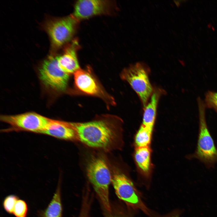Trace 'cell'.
<instances>
[{"instance_id":"19","label":"cell","mask_w":217,"mask_h":217,"mask_svg":"<svg viewBox=\"0 0 217 217\" xmlns=\"http://www.w3.org/2000/svg\"><path fill=\"white\" fill-rule=\"evenodd\" d=\"M19 198L14 195H10L5 197L3 201V206L5 210L9 214H13L15 204Z\"/></svg>"},{"instance_id":"2","label":"cell","mask_w":217,"mask_h":217,"mask_svg":"<svg viewBox=\"0 0 217 217\" xmlns=\"http://www.w3.org/2000/svg\"><path fill=\"white\" fill-rule=\"evenodd\" d=\"M86 170L88 178L102 205L107 212H111L109 189L112 174L106 161L102 157H92Z\"/></svg>"},{"instance_id":"10","label":"cell","mask_w":217,"mask_h":217,"mask_svg":"<svg viewBox=\"0 0 217 217\" xmlns=\"http://www.w3.org/2000/svg\"><path fill=\"white\" fill-rule=\"evenodd\" d=\"M74 78L76 86L82 92L101 97L105 95L89 72L80 68L74 73Z\"/></svg>"},{"instance_id":"17","label":"cell","mask_w":217,"mask_h":217,"mask_svg":"<svg viewBox=\"0 0 217 217\" xmlns=\"http://www.w3.org/2000/svg\"><path fill=\"white\" fill-rule=\"evenodd\" d=\"M204 103L206 108L217 112V92L209 90L205 94Z\"/></svg>"},{"instance_id":"6","label":"cell","mask_w":217,"mask_h":217,"mask_svg":"<svg viewBox=\"0 0 217 217\" xmlns=\"http://www.w3.org/2000/svg\"><path fill=\"white\" fill-rule=\"evenodd\" d=\"M78 21L71 14L67 17L51 19L45 24L53 50L58 49L72 38L77 29Z\"/></svg>"},{"instance_id":"16","label":"cell","mask_w":217,"mask_h":217,"mask_svg":"<svg viewBox=\"0 0 217 217\" xmlns=\"http://www.w3.org/2000/svg\"><path fill=\"white\" fill-rule=\"evenodd\" d=\"M153 131V129L141 124L135 137V143L136 147L149 146L152 139Z\"/></svg>"},{"instance_id":"9","label":"cell","mask_w":217,"mask_h":217,"mask_svg":"<svg viewBox=\"0 0 217 217\" xmlns=\"http://www.w3.org/2000/svg\"><path fill=\"white\" fill-rule=\"evenodd\" d=\"M115 7L111 1L78 0L75 4L72 15L79 21L97 15L110 14Z\"/></svg>"},{"instance_id":"1","label":"cell","mask_w":217,"mask_h":217,"mask_svg":"<svg viewBox=\"0 0 217 217\" xmlns=\"http://www.w3.org/2000/svg\"><path fill=\"white\" fill-rule=\"evenodd\" d=\"M69 123L75 130L78 140L90 147L109 151L122 147L121 121L118 118Z\"/></svg>"},{"instance_id":"8","label":"cell","mask_w":217,"mask_h":217,"mask_svg":"<svg viewBox=\"0 0 217 217\" xmlns=\"http://www.w3.org/2000/svg\"><path fill=\"white\" fill-rule=\"evenodd\" d=\"M39 73L40 80L46 87L58 91L66 89L69 75L59 68L56 56L51 55L44 60L39 67Z\"/></svg>"},{"instance_id":"20","label":"cell","mask_w":217,"mask_h":217,"mask_svg":"<svg viewBox=\"0 0 217 217\" xmlns=\"http://www.w3.org/2000/svg\"><path fill=\"white\" fill-rule=\"evenodd\" d=\"M89 212L87 210H83L81 211L78 217H89Z\"/></svg>"},{"instance_id":"11","label":"cell","mask_w":217,"mask_h":217,"mask_svg":"<svg viewBox=\"0 0 217 217\" xmlns=\"http://www.w3.org/2000/svg\"><path fill=\"white\" fill-rule=\"evenodd\" d=\"M78 47V41L74 40L65 48L62 54L56 56L59 68L69 75L74 74L80 68L77 55Z\"/></svg>"},{"instance_id":"12","label":"cell","mask_w":217,"mask_h":217,"mask_svg":"<svg viewBox=\"0 0 217 217\" xmlns=\"http://www.w3.org/2000/svg\"><path fill=\"white\" fill-rule=\"evenodd\" d=\"M41 134L58 139L70 141L78 140L75 130L68 122L52 119Z\"/></svg>"},{"instance_id":"15","label":"cell","mask_w":217,"mask_h":217,"mask_svg":"<svg viewBox=\"0 0 217 217\" xmlns=\"http://www.w3.org/2000/svg\"><path fill=\"white\" fill-rule=\"evenodd\" d=\"M60 188L58 186L46 209L42 212V217H62V206Z\"/></svg>"},{"instance_id":"5","label":"cell","mask_w":217,"mask_h":217,"mask_svg":"<svg viewBox=\"0 0 217 217\" xmlns=\"http://www.w3.org/2000/svg\"><path fill=\"white\" fill-rule=\"evenodd\" d=\"M1 121L9 124L10 127L2 131H24L41 134L52 120L36 113L30 112L12 115H2Z\"/></svg>"},{"instance_id":"18","label":"cell","mask_w":217,"mask_h":217,"mask_svg":"<svg viewBox=\"0 0 217 217\" xmlns=\"http://www.w3.org/2000/svg\"><path fill=\"white\" fill-rule=\"evenodd\" d=\"M27 211L26 202L23 200L18 199L15 204L13 214L16 217H27Z\"/></svg>"},{"instance_id":"3","label":"cell","mask_w":217,"mask_h":217,"mask_svg":"<svg viewBox=\"0 0 217 217\" xmlns=\"http://www.w3.org/2000/svg\"><path fill=\"white\" fill-rule=\"evenodd\" d=\"M199 114V130L197 147L195 152L189 155V159L195 158L208 168H212L217 163V148L208 129L204 102L197 99Z\"/></svg>"},{"instance_id":"14","label":"cell","mask_w":217,"mask_h":217,"mask_svg":"<svg viewBox=\"0 0 217 217\" xmlns=\"http://www.w3.org/2000/svg\"><path fill=\"white\" fill-rule=\"evenodd\" d=\"M162 92L159 89L153 92L149 102L144 108L142 124L153 129L156 119L157 105Z\"/></svg>"},{"instance_id":"4","label":"cell","mask_w":217,"mask_h":217,"mask_svg":"<svg viewBox=\"0 0 217 217\" xmlns=\"http://www.w3.org/2000/svg\"><path fill=\"white\" fill-rule=\"evenodd\" d=\"M149 68L144 63L138 62L124 68L121 77L127 82L139 96L144 108L153 92L148 77Z\"/></svg>"},{"instance_id":"21","label":"cell","mask_w":217,"mask_h":217,"mask_svg":"<svg viewBox=\"0 0 217 217\" xmlns=\"http://www.w3.org/2000/svg\"><path fill=\"white\" fill-rule=\"evenodd\" d=\"M111 217H128L127 215L123 214H118L116 215H113Z\"/></svg>"},{"instance_id":"13","label":"cell","mask_w":217,"mask_h":217,"mask_svg":"<svg viewBox=\"0 0 217 217\" xmlns=\"http://www.w3.org/2000/svg\"><path fill=\"white\" fill-rule=\"evenodd\" d=\"M151 150L149 146L136 147L134 157L138 171L144 177L149 178L152 172Z\"/></svg>"},{"instance_id":"7","label":"cell","mask_w":217,"mask_h":217,"mask_svg":"<svg viewBox=\"0 0 217 217\" xmlns=\"http://www.w3.org/2000/svg\"><path fill=\"white\" fill-rule=\"evenodd\" d=\"M111 183L120 200L133 209L149 214L133 182L126 174L120 169H116L112 174Z\"/></svg>"}]
</instances>
